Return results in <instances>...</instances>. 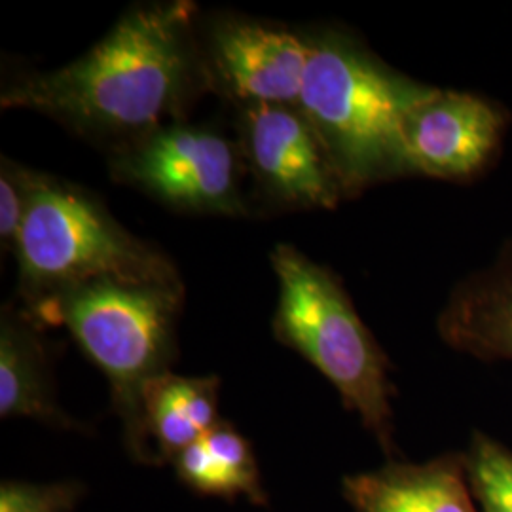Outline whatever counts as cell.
<instances>
[{"instance_id": "1", "label": "cell", "mask_w": 512, "mask_h": 512, "mask_svg": "<svg viewBox=\"0 0 512 512\" xmlns=\"http://www.w3.org/2000/svg\"><path fill=\"white\" fill-rule=\"evenodd\" d=\"M194 6L171 2L131 10L88 54L2 93L4 109H31L74 128L137 135L162 128L196 84L190 38Z\"/></svg>"}, {"instance_id": "2", "label": "cell", "mask_w": 512, "mask_h": 512, "mask_svg": "<svg viewBox=\"0 0 512 512\" xmlns=\"http://www.w3.org/2000/svg\"><path fill=\"white\" fill-rule=\"evenodd\" d=\"M437 88L412 82L348 38L311 40L296 109L327 150L342 190L412 173L408 126Z\"/></svg>"}, {"instance_id": "3", "label": "cell", "mask_w": 512, "mask_h": 512, "mask_svg": "<svg viewBox=\"0 0 512 512\" xmlns=\"http://www.w3.org/2000/svg\"><path fill=\"white\" fill-rule=\"evenodd\" d=\"M181 285L93 281L38 302L37 315L65 325L110 384L112 406L124 421L135 461L160 463L148 439L143 393L169 372L175 355V319Z\"/></svg>"}, {"instance_id": "4", "label": "cell", "mask_w": 512, "mask_h": 512, "mask_svg": "<svg viewBox=\"0 0 512 512\" xmlns=\"http://www.w3.org/2000/svg\"><path fill=\"white\" fill-rule=\"evenodd\" d=\"M279 302L277 340L315 366L342 403L359 414L387 454H393L389 361L353 308L340 281L289 245L272 253Z\"/></svg>"}, {"instance_id": "5", "label": "cell", "mask_w": 512, "mask_h": 512, "mask_svg": "<svg viewBox=\"0 0 512 512\" xmlns=\"http://www.w3.org/2000/svg\"><path fill=\"white\" fill-rule=\"evenodd\" d=\"M27 181L29 207L14 249L29 293L52 298L107 279L181 285L162 253L126 232L84 190L31 171Z\"/></svg>"}, {"instance_id": "6", "label": "cell", "mask_w": 512, "mask_h": 512, "mask_svg": "<svg viewBox=\"0 0 512 512\" xmlns=\"http://www.w3.org/2000/svg\"><path fill=\"white\" fill-rule=\"evenodd\" d=\"M116 177L173 207L239 213L238 154L215 131L184 126L150 131L116 160Z\"/></svg>"}, {"instance_id": "7", "label": "cell", "mask_w": 512, "mask_h": 512, "mask_svg": "<svg viewBox=\"0 0 512 512\" xmlns=\"http://www.w3.org/2000/svg\"><path fill=\"white\" fill-rule=\"evenodd\" d=\"M245 148L258 181L279 202L332 207L342 190L310 122L289 105H247Z\"/></svg>"}, {"instance_id": "8", "label": "cell", "mask_w": 512, "mask_h": 512, "mask_svg": "<svg viewBox=\"0 0 512 512\" xmlns=\"http://www.w3.org/2000/svg\"><path fill=\"white\" fill-rule=\"evenodd\" d=\"M501 129L503 118L486 99L437 90L410 120V171L444 179L469 177L490 160Z\"/></svg>"}, {"instance_id": "9", "label": "cell", "mask_w": 512, "mask_h": 512, "mask_svg": "<svg viewBox=\"0 0 512 512\" xmlns=\"http://www.w3.org/2000/svg\"><path fill=\"white\" fill-rule=\"evenodd\" d=\"M220 80L247 105L296 107L311 55V40L262 23H224L213 35Z\"/></svg>"}, {"instance_id": "10", "label": "cell", "mask_w": 512, "mask_h": 512, "mask_svg": "<svg viewBox=\"0 0 512 512\" xmlns=\"http://www.w3.org/2000/svg\"><path fill=\"white\" fill-rule=\"evenodd\" d=\"M342 492L355 512H476L463 454L346 476Z\"/></svg>"}, {"instance_id": "11", "label": "cell", "mask_w": 512, "mask_h": 512, "mask_svg": "<svg viewBox=\"0 0 512 512\" xmlns=\"http://www.w3.org/2000/svg\"><path fill=\"white\" fill-rule=\"evenodd\" d=\"M437 327L450 348L482 361H512V241L452 293Z\"/></svg>"}, {"instance_id": "12", "label": "cell", "mask_w": 512, "mask_h": 512, "mask_svg": "<svg viewBox=\"0 0 512 512\" xmlns=\"http://www.w3.org/2000/svg\"><path fill=\"white\" fill-rule=\"evenodd\" d=\"M0 416L29 418L61 429L76 427L55 404L37 329L8 310L0 323Z\"/></svg>"}, {"instance_id": "13", "label": "cell", "mask_w": 512, "mask_h": 512, "mask_svg": "<svg viewBox=\"0 0 512 512\" xmlns=\"http://www.w3.org/2000/svg\"><path fill=\"white\" fill-rule=\"evenodd\" d=\"M220 380L183 378L171 372L154 378L143 393L148 439L156 440L160 463L173 461L217 423Z\"/></svg>"}, {"instance_id": "14", "label": "cell", "mask_w": 512, "mask_h": 512, "mask_svg": "<svg viewBox=\"0 0 512 512\" xmlns=\"http://www.w3.org/2000/svg\"><path fill=\"white\" fill-rule=\"evenodd\" d=\"M171 463L179 480L196 494L228 501L245 497L260 507L268 503L253 446L228 421H219Z\"/></svg>"}, {"instance_id": "15", "label": "cell", "mask_w": 512, "mask_h": 512, "mask_svg": "<svg viewBox=\"0 0 512 512\" xmlns=\"http://www.w3.org/2000/svg\"><path fill=\"white\" fill-rule=\"evenodd\" d=\"M463 469L482 512H512V450L475 433L463 454Z\"/></svg>"}, {"instance_id": "16", "label": "cell", "mask_w": 512, "mask_h": 512, "mask_svg": "<svg viewBox=\"0 0 512 512\" xmlns=\"http://www.w3.org/2000/svg\"><path fill=\"white\" fill-rule=\"evenodd\" d=\"M84 492V484L76 480L52 484L4 480L0 486V512H73Z\"/></svg>"}, {"instance_id": "17", "label": "cell", "mask_w": 512, "mask_h": 512, "mask_svg": "<svg viewBox=\"0 0 512 512\" xmlns=\"http://www.w3.org/2000/svg\"><path fill=\"white\" fill-rule=\"evenodd\" d=\"M27 169L4 160L0 177V236L12 247L18 241L29 207Z\"/></svg>"}]
</instances>
